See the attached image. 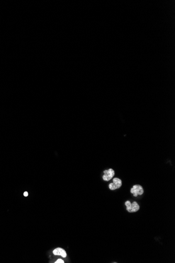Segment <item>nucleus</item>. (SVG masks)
I'll use <instances>...</instances> for the list:
<instances>
[{"label": "nucleus", "mask_w": 175, "mask_h": 263, "mask_svg": "<svg viewBox=\"0 0 175 263\" xmlns=\"http://www.w3.org/2000/svg\"><path fill=\"white\" fill-rule=\"evenodd\" d=\"M125 205L126 207V210L130 213L136 212L140 210V205L136 202H133L131 203L130 201L125 202Z\"/></svg>", "instance_id": "f257e3e1"}, {"label": "nucleus", "mask_w": 175, "mask_h": 263, "mask_svg": "<svg viewBox=\"0 0 175 263\" xmlns=\"http://www.w3.org/2000/svg\"><path fill=\"white\" fill-rule=\"evenodd\" d=\"M131 193L133 194L135 197H137L144 193V190L140 185H135L131 189Z\"/></svg>", "instance_id": "f03ea898"}, {"label": "nucleus", "mask_w": 175, "mask_h": 263, "mask_svg": "<svg viewBox=\"0 0 175 263\" xmlns=\"http://www.w3.org/2000/svg\"><path fill=\"white\" fill-rule=\"evenodd\" d=\"M122 181L121 179L115 178L113 179V182L109 185V187L111 190H115L120 188L122 186Z\"/></svg>", "instance_id": "7ed1b4c3"}, {"label": "nucleus", "mask_w": 175, "mask_h": 263, "mask_svg": "<svg viewBox=\"0 0 175 263\" xmlns=\"http://www.w3.org/2000/svg\"><path fill=\"white\" fill-rule=\"evenodd\" d=\"M103 173L104 175H103L102 178L103 180L105 181H109L110 180H111L115 174V172L112 169L104 170L103 171Z\"/></svg>", "instance_id": "20e7f679"}, {"label": "nucleus", "mask_w": 175, "mask_h": 263, "mask_svg": "<svg viewBox=\"0 0 175 263\" xmlns=\"http://www.w3.org/2000/svg\"><path fill=\"white\" fill-rule=\"evenodd\" d=\"M53 254L55 255H59L63 258L67 257V253L65 250L61 248H57L53 251Z\"/></svg>", "instance_id": "39448f33"}, {"label": "nucleus", "mask_w": 175, "mask_h": 263, "mask_svg": "<svg viewBox=\"0 0 175 263\" xmlns=\"http://www.w3.org/2000/svg\"><path fill=\"white\" fill-rule=\"evenodd\" d=\"M55 263H64V261L61 260V259H58V260H57L56 262H55Z\"/></svg>", "instance_id": "423d86ee"}, {"label": "nucleus", "mask_w": 175, "mask_h": 263, "mask_svg": "<svg viewBox=\"0 0 175 263\" xmlns=\"http://www.w3.org/2000/svg\"><path fill=\"white\" fill-rule=\"evenodd\" d=\"M28 193L27 192H25L24 193V195L25 197H27V196H28Z\"/></svg>", "instance_id": "0eeeda50"}]
</instances>
